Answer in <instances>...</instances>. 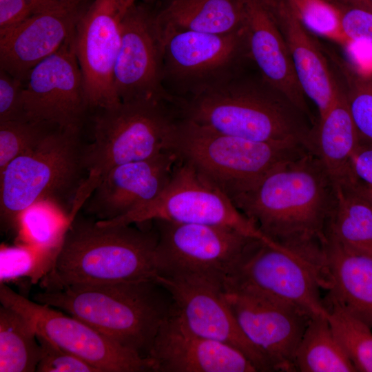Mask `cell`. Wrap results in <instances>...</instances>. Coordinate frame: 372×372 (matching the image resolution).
<instances>
[{"label": "cell", "instance_id": "cell-1", "mask_svg": "<svg viewBox=\"0 0 372 372\" xmlns=\"http://www.w3.org/2000/svg\"><path fill=\"white\" fill-rule=\"evenodd\" d=\"M231 200L267 238L322 272L337 191L316 154L308 152L278 164Z\"/></svg>", "mask_w": 372, "mask_h": 372}, {"label": "cell", "instance_id": "cell-2", "mask_svg": "<svg viewBox=\"0 0 372 372\" xmlns=\"http://www.w3.org/2000/svg\"><path fill=\"white\" fill-rule=\"evenodd\" d=\"M181 116L257 141H291L315 152L316 123L262 76L253 61L228 79L178 102Z\"/></svg>", "mask_w": 372, "mask_h": 372}, {"label": "cell", "instance_id": "cell-3", "mask_svg": "<svg viewBox=\"0 0 372 372\" xmlns=\"http://www.w3.org/2000/svg\"><path fill=\"white\" fill-rule=\"evenodd\" d=\"M158 233L130 225H103L78 216L70 222L44 289L77 284L156 280Z\"/></svg>", "mask_w": 372, "mask_h": 372}, {"label": "cell", "instance_id": "cell-4", "mask_svg": "<svg viewBox=\"0 0 372 372\" xmlns=\"http://www.w3.org/2000/svg\"><path fill=\"white\" fill-rule=\"evenodd\" d=\"M34 299L65 311L144 358L173 311L169 294L155 280L72 285L44 289Z\"/></svg>", "mask_w": 372, "mask_h": 372}, {"label": "cell", "instance_id": "cell-5", "mask_svg": "<svg viewBox=\"0 0 372 372\" xmlns=\"http://www.w3.org/2000/svg\"><path fill=\"white\" fill-rule=\"evenodd\" d=\"M176 103L164 100L120 102L93 110L90 141H85L86 178L70 211L74 218L113 167L172 150L182 118Z\"/></svg>", "mask_w": 372, "mask_h": 372}, {"label": "cell", "instance_id": "cell-6", "mask_svg": "<svg viewBox=\"0 0 372 372\" xmlns=\"http://www.w3.org/2000/svg\"><path fill=\"white\" fill-rule=\"evenodd\" d=\"M85 145L82 132L56 129L0 172L1 229L17 228L21 214L39 201L69 200L72 207L87 175Z\"/></svg>", "mask_w": 372, "mask_h": 372}, {"label": "cell", "instance_id": "cell-7", "mask_svg": "<svg viewBox=\"0 0 372 372\" xmlns=\"http://www.w3.org/2000/svg\"><path fill=\"white\" fill-rule=\"evenodd\" d=\"M172 150L230 199L278 164L311 152L298 143L249 140L184 118L178 123Z\"/></svg>", "mask_w": 372, "mask_h": 372}, {"label": "cell", "instance_id": "cell-8", "mask_svg": "<svg viewBox=\"0 0 372 372\" xmlns=\"http://www.w3.org/2000/svg\"><path fill=\"white\" fill-rule=\"evenodd\" d=\"M158 28L163 83L177 102L228 79L251 61L246 26L228 34Z\"/></svg>", "mask_w": 372, "mask_h": 372}, {"label": "cell", "instance_id": "cell-9", "mask_svg": "<svg viewBox=\"0 0 372 372\" xmlns=\"http://www.w3.org/2000/svg\"><path fill=\"white\" fill-rule=\"evenodd\" d=\"M158 219L227 226L251 238L275 244L224 192L180 158L169 183L156 198L121 216L97 222L103 225H119Z\"/></svg>", "mask_w": 372, "mask_h": 372}, {"label": "cell", "instance_id": "cell-10", "mask_svg": "<svg viewBox=\"0 0 372 372\" xmlns=\"http://www.w3.org/2000/svg\"><path fill=\"white\" fill-rule=\"evenodd\" d=\"M303 309L327 314L322 274L310 262L278 245L254 239L224 284Z\"/></svg>", "mask_w": 372, "mask_h": 372}, {"label": "cell", "instance_id": "cell-11", "mask_svg": "<svg viewBox=\"0 0 372 372\" xmlns=\"http://www.w3.org/2000/svg\"><path fill=\"white\" fill-rule=\"evenodd\" d=\"M157 276L198 275L225 284L254 238L223 225L152 220Z\"/></svg>", "mask_w": 372, "mask_h": 372}, {"label": "cell", "instance_id": "cell-12", "mask_svg": "<svg viewBox=\"0 0 372 372\" xmlns=\"http://www.w3.org/2000/svg\"><path fill=\"white\" fill-rule=\"evenodd\" d=\"M1 305L21 313L37 333L74 354L99 372L152 371L149 361L117 344L92 327L48 304L30 300L0 283Z\"/></svg>", "mask_w": 372, "mask_h": 372}, {"label": "cell", "instance_id": "cell-13", "mask_svg": "<svg viewBox=\"0 0 372 372\" xmlns=\"http://www.w3.org/2000/svg\"><path fill=\"white\" fill-rule=\"evenodd\" d=\"M74 32L32 69L22 98L28 120L82 132L91 110L75 53Z\"/></svg>", "mask_w": 372, "mask_h": 372}, {"label": "cell", "instance_id": "cell-14", "mask_svg": "<svg viewBox=\"0 0 372 372\" xmlns=\"http://www.w3.org/2000/svg\"><path fill=\"white\" fill-rule=\"evenodd\" d=\"M169 294L174 311L194 333L241 351L258 371H274L267 358L240 329L225 296L223 282L216 278L184 275L157 276Z\"/></svg>", "mask_w": 372, "mask_h": 372}, {"label": "cell", "instance_id": "cell-15", "mask_svg": "<svg viewBox=\"0 0 372 372\" xmlns=\"http://www.w3.org/2000/svg\"><path fill=\"white\" fill-rule=\"evenodd\" d=\"M113 83L121 102H176L163 83L162 41L153 2H137L123 14Z\"/></svg>", "mask_w": 372, "mask_h": 372}, {"label": "cell", "instance_id": "cell-16", "mask_svg": "<svg viewBox=\"0 0 372 372\" xmlns=\"http://www.w3.org/2000/svg\"><path fill=\"white\" fill-rule=\"evenodd\" d=\"M124 13V0H92L76 25L75 53L91 111L121 102L113 74Z\"/></svg>", "mask_w": 372, "mask_h": 372}, {"label": "cell", "instance_id": "cell-17", "mask_svg": "<svg viewBox=\"0 0 372 372\" xmlns=\"http://www.w3.org/2000/svg\"><path fill=\"white\" fill-rule=\"evenodd\" d=\"M225 290L242 332L267 358L274 371H296V352L313 314L259 295Z\"/></svg>", "mask_w": 372, "mask_h": 372}, {"label": "cell", "instance_id": "cell-18", "mask_svg": "<svg viewBox=\"0 0 372 372\" xmlns=\"http://www.w3.org/2000/svg\"><path fill=\"white\" fill-rule=\"evenodd\" d=\"M92 0H72L0 32V69L25 83L32 69L72 35Z\"/></svg>", "mask_w": 372, "mask_h": 372}, {"label": "cell", "instance_id": "cell-19", "mask_svg": "<svg viewBox=\"0 0 372 372\" xmlns=\"http://www.w3.org/2000/svg\"><path fill=\"white\" fill-rule=\"evenodd\" d=\"M154 372H255L239 350L189 329L174 311L161 325L147 355Z\"/></svg>", "mask_w": 372, "mask_h": 372}, {"label": "cell", "instance_id": "cell-20", "mask_svg": "<svg viewBox=\"0 0 372 372\" xmlns=\"http://www.w3.org/2000/svg\"><path fill=\"white\" fill-rule=\"evenodd\" d=\"M174 150L111 169L83 207L99 218L121 216L156 198L169 183L179 161Z\"/></svg>", "mask_w": 372, "mask_h": 372}, {"label": "cell", "instance_id": "cell-21", "mask_svg": "<svg viewBox=\"0 0 372 372\" xmlns=\"http://www.w3.org/2000/svg\"><path fill=\"white\" fill-rule=\"evenodd\" d=\"M281 32L299 83L316 105L320 119L335 98L338 84L322 44L293 14L283 0H262Z\"/></svg>", "mask_w": 372, "mask_h": 372}, {"label": "cell", "instance_id": "cell-22", "mask_svg": "<svg viewBox=\"0 0 372 372\" xmlns=\"http://www.w3.org/2000/svg\"><path fill=\"white\" fill-rule=\"evenodd\" d=\"M246 31L250 58L262 76L313 118L286 41L262 0L251 1Z\"/></svg>", "mask_w": 372, "mask_h": 372}, {"label": "cell", "instance_id": "cell-23", "mask_svg": "<svg viewBox=\"0 0 372 372\" xmlns=\"http://www.w3.org/2000/svg\"><path fill=\"white\" fill-rule=\"evenodd\" d=\"M324 300L342 306L372 328V256L326 237L322 271Z\"/></svg>", "mask_w": 372, "mask_h": 372}, {"label": "cell", "instance_id": "cell-24", "mask_svg": "<svg viewBox=\"0 0 372 372\" xmlns=\"http://www.w3.org/2000/svg\"><path fill=\"white\" fill-rule=\"evenodd\" d=\"M253 0H156V19L163 29L228 34L245 28Z\"/></svg>", "mask_w": 372, "mask_h": 372}, {"label": "cell", "instance_id": "cell-25", "mask_svg": "<svg viewBox=\"0 0 372 372\" xmlns=\"http://www.w3.org/2000/svg\"><path fill=\"white\" fill-rule=\"evenodd\" d=\"M338 84L333 103L317 121L315 153L322 161L335 187L346 188L355 182L350 159L360 139L344 91L338 82Z\"/></svg>", "mask_w": 372, "mask_h": 372}, {"label": "cell", "instance_id": "cell-26", "mask_svg": "<svg viewBox=\"0 0 372 372\" xmlns=\"http://www.w3.org/2000/svg\"><path fill=\"white\" fill-rule=\"evenodd\" d=\"M294 366L300 372H355L326 315L313 314L297 348Z\"/></svg>", "mask_w": 372, "mask_h": 372}, {"label": "cell", "instance_id": "cell-27", "mask_svg": "<svg viewBox=\"0 0 372 372\" xmlns=\"http://www.w3.org/2000/svg\"><path fill=\"white\" fill-rule=\"evenodd\" d=\"M336 191L326 237L348 250L372 256V206L348 189Z\"/></svg>", "mask_w": 372, "mask_h": 372}, {"label": "cell", "instance_id": "cell-28", "mask_svg": "<svg viewBox=\"0 0 372 372\" xmlns=\"http://www.w3.org/2000/svg\"><path fill=\"white\" fill-rule=\"evenodd\" d=\"M41 346L33 325L19 311L0 308V372L36 371Z\"/></svg>", "mask_w": 372, "mask_h": 372}, {"label": "cell", "instance_id": "cell-29", "mask_svg": "<svg viewBox=\"0 0 372 372\" xmlns=\"http://www.w3.org/2000/svg\"><path fill=\"white\" fill-rule=\"evenodd\" d=\"M70 223L59 205L43 200L21 214L17 229L23 243L37 250L51 269Z\"/></svg>", "mask_w": 372, "mask_h": 372}, {"label": "cell", "instance_id": "cell-30", "mask_svg": "<svg viewBox=\"0 0 372 372\" xmlns=\"http://www.w3.org/2000/svg\"><path fill=\"white\" fill-rule=\"evenodd\" d=\"M322 48L344 91L360 141L372 143V74L360 72L333 48Z\"/></svg>", "mask_w": 372, "mask_h": 372}, {"label": "cell", "instance_id": "cell-31", "mask_svg": "<svg viewBox=\"0 0 372 372\" xmlns=\"http://www.w3.org/2000/svg\"><path fill=\"white\" fill-rule=\"evenodd\" d=\"M324 304L332 331L356 371L372 372V328L335 302L324 300Z\"/></svg>", "mask_w": 372, "mask_h": 372}, {"label": "cell", "instance_id": "cell-32", "mask_svg": "<svg viewBox=\"0 0 372 372\" xmlns=\"http://www.w3.org/2000/svg\"><path fill=\"white\" fill-rule=\"evenodd\" d=\"M304 26L314 35L342 45L352 43L344 35L338 11L328 0H283Z\"/></svg>", "mask_w": 372, "mask_h": 372}, {"label": "cell", "instance_id": "cell-33", "mask_svg": "<svg viewBox=\"0 0 372 372\" xmlns=\"http://www.w3.org/2000/svg\"><path fill=\"white\" fill-rule=\"evenodd\" d=\"M59 129L30 120L0 122V172L15 158L39 145Z\"/></svg>", "mask_w": 372, "mask_h": 372}, {"label": "cell", "instance_id": "cell-34", "mask_svg": "<svg viewBox=\"0 0 372 372\" xmlns=\"http://www.w3.org/2000/svg\"><path fill=\"white\" fill-rule=\"evenodd\" d=\"M50 270L45 258L25 244L1 245L0 249V283L29 277L33 282L43 278Z\"/></svg>", "mask_w": 372, "mask_h": 372}, {"label": "cell", "instance_id": "cell-35", "mask_svg": "<svg viewBox=\"0 0 372 372\" xmlns=\"http://www.w3.org/2000/svg\"><path fill=\"white\" fill-rule=\"evenodd\" d=\"M41 346V357L37 372H99L87 362L56 346L37 334Z\"/></svg>", "mask_w": 372, "mask_h": 372}, {"label": "cell", "instance_id": "cell-36", "mask_svg": "<svg viewBox=\"0 0 372 372\" xmlns=\"http://www.w3.org/2000/svg\"><path fill=\"white\" fill-rule=\"evenodd\" d=\"M338 10L342 32L353 44L372 43V12L344 0H328Z\"/></svg>", "mask_w": 372, "mask_h": 372}, {"label": "cell", "instance_id": "cell-37", "mask_svg": "<svg viewBox=\"0 0 372 372\" xmlns=\"http://www.w3.org/2000/svg\"><path fill=\"white\" fill-rule=\"evenodd\" d=\"M72 0H0V32Z\"/></svg>", "mask_w": 372, "mask_h": 372}, {"label": "cell", "instance_id": "cell-38", "mask_svg": "<svg viewBox=\"0 0 372 372\" xmlns=\"http://www.w3.org/2000/svg\"><path fill=\"white\" fill-rule=\"evenodd\" d=\"M24 82L0 69V122L26 118L23 104Z\"/></svg>", "mask_w": 372, "mask_h": 372}, {"label": "cell", "instance_id": "cell-39", "mask_svg": "<svg viewBox=\"0 0 372 372\" xmlns=\"http://www.w3.org/2000/svg\"><path fill=\"white\" fill-rule=\"evenodd\" d=\"M355 180L372 186V143L360 141L350 159Z\"/></svg>", "mask_w": 372, "mask_h": 372}, {"label": "cell", "instance_id": "cell-40", "mask_svg": "<svg viewBox=\"0 0 372 372\" xmlns=\"http://www.w3.org/2000/svg\"><path fill=\"white\" fill-rule=\"evenodd\" d=\"M354 194L361 197L372 206V186L356 180L347 188Z\"/></svg>", "mask_w": 372, "mask_h": 372}, {"label": "cell", "instance_id": "cell-41", "mask_svg": "<svg viewBox=\"0 0 372 372\" xmlns=\"http://www.w3.org/2000/svg\"><path fill=\"white\" fill-rule=\"evenodd\" d=\"M348 3L363 8L372 12V1L370 0H344Z\"/></svg>", "mask_w": 372, "mask_h": 372}, {"label": "cell", "instance_id": "cell-42", "mask_svg": "<svg viewBox=\"0 0 372 372\" xmlns=\"http://www.w3.org/2000/svg\"><path fill=\"white\" fill-rule=\"evenodd\" d=\"M138 0H124L125 12L131 6L137 3Z\"/></svg>", "mask_w": 372, "mask_h": 372}, {"label": "cell", "instance_id": "cell-43", "mask_svg": "<svg viewBox=\"0 0 372 372\" xmlns=\"http://www.w3.org/2000/svg\"><path fill=\"white\" fill-rule=\"evenodd\" d=\"M145 1L153 2V1H155L156 0H145Z\"/></svg>", "mask_w": 372, "mask_h": 372}, {"label": "cell", "instance_id": "cell-44", "mask_svg": "<svg viewBox=\"0 0 372 372\" xmlns=\"http://www.w3.org/2000/svg\"><path fill=\"white\" fill-rule=\"evenodd\" d=\"M370 1H372V0H370Z\"/></svg>", "mask_w": 372, "mask_h": 372}]
</instances>
